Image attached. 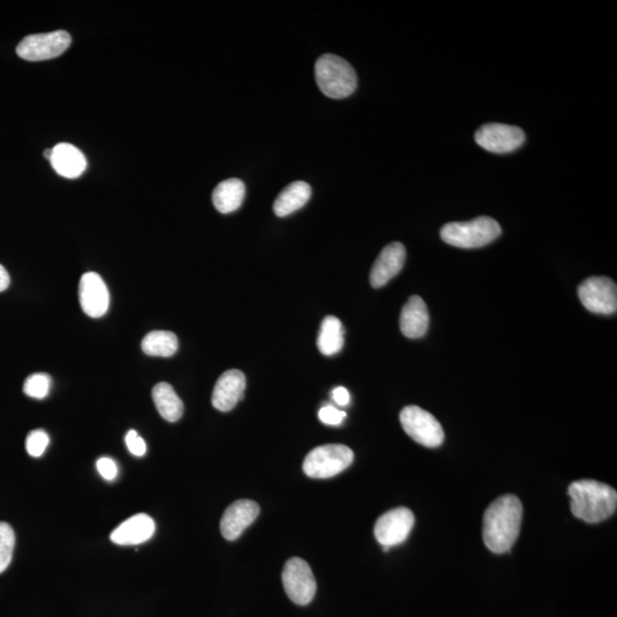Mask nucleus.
Returning a JSON list of instances; mask_svg holds the SVG:
<instances>
[{
    "label": "nucleus",
    "mask_w": 617,
    "mask_h": 617,
    "mask_svg": "<svg viewBox=\"0 0 617 617\" xmlns=\"http://www.w3.org/2000/svg\"><path fill=\"white\" fill-rule=\"evenodd\" d=\"M523 505L518 497L507 494L498 497L484 515L483 537L494 553L509 552L519 537Z\"/></svg>",
    "instance_id": "1"
},
{
    "label": "nucleus",
    "mask_w": 617,
    "mask_h": 617,
    "mask_svg": "<svg viewBox=\"0 0 617 617\" xmlns=\"http://www.w3.org/2000/svg\"><path fill=\"white\" fill-rule=\"evenodd\" d=\"M569 494L571 512L585 523H601L615 514L617 493L606 484L580 480L570 484Z\"/></svg>",
    "instance_id": "2"
},
{
    "label": "nucleus",
    "mask_w": 617,
    "mask_h": 617,
    "mask_svg": "<svg viewBox=\"0 0 617 617\" xmlns=\"http://www.w3.org/2000/svg\"><path fill=\"white\" fill-rule=\"evenodd\" d=\"M315 81L320 90L331 99H346L356 89V73L346 59L324 54L314 66Z\"/></svg>",
    "instance_id": "3"
},
{
    "label": "nucleus",
    "mask_w": 617,
    "mask_h": 617,
    "mask_svg": "<svg viewBox=\"0 0 617 617\" xmlns=\"http://www.w3.org/2000/svg\"><path fill=\"white\" fill-rule=\"evenodd\" d=\"M501 232L500 224L495 219L479 217L468 222L445 224L441 228V237L446 244L459 249H478L491 244Z\"/></svg>",
    "instance_id": "4"
},
{
    "label": "nucleus",
    "mask_w": 617,
    "mask_h": 617,
    "mask_svg": "<svg viewBox=\"0 0 617 617\" xmlns=\"http://www.w3.org/2000/svg\"><path fill=\"white\" fill-rule=\"evenodd\" d=\"M354 452L340 443L315 447L305 456L303 471L310 478L335 477L336 474L349 468L354 462Z\"/></svg>",
    "instance_id": "5"
},
{
    "label": "nucleus",
    "mask_w": 617,
    "mask_h": 617,
    "mask_svg": "<svg viewBox=\"0 0 617 617\" xmlns=\"http://www.w3.org/2000/svg\"><path fill=\"white\" fill-rule=\"evenodd\" d=\"M71 45V36L64 30L27 36L17 45L18 57L26 61H46L59 57Z\"/></svg>",
    "instance_id": "6"
},
{
    "label": "nucleus",
    "mask_w": 617,
    "mask_h": 617,
    "mask_svg": "<svg viewBox=\"0 0 617 617\" xmlns=\"http://www.w3.org/2000/svg\"><path fill=\"white\" fill-rule=\"evenodd\" d=\"M400 423L411 439L425 447L441 446L445 439L441 424L432 414L420 407H405L400 413Z\"/></svg>",
    "instance_id": "7"
},
{
    "label": "nucleus",
    "mask_w": 617,
    "mask_h": 617,
    "mask_svg": "<svg viewBox=\"0 0 617 617\" xmlns=\"http://www.w3.org/2000/svg\"><path fill=\"white\" fill-rule=\"evenodd\" d=\"M283 589L288 598L296 605H308L317 591V583L308 562L301 558H292L282 570Z\"/></svg>",
    "instance_id": "8"
},
{
    "label": "nucleus",
    "mask_w": 617,
    "mask_h": 617,
    "mask_svg": "<svg viewBox=\"0 0 617 617\" xmlns=\"http://www.w3.org/2000/svg\"><path fill=\"white\" fill-rule=\"evenodd\" d=\"M415 523L413 512L407 507H397L379 516L374 534L384 551L405 542Z\"/></svg>",
    "instance_id": "9"
},
{
    "label": "nucleus",
    "mask_w": 617,
    "mask_h": 617,
    "mask_svg": "<svg viewBox=\"0 0 617 617\" xmlns=\"http://www.w3.org/2000/svg\"><path fill=\"white\" fill-rule=\"evenodd\" d=\"M579 297L585 309L593 314H612L617 310V287L607 277L585 279L579 287Z\"/></svg>",
    "instance_id": "10"
},
{
    "label": "nucleus",
    "mask_w": 617,
    "mask_h": 617,
    "mask_svg": "<svg viewBox=\"0 0 617 617\" xmlns=\"http://www.w3.org/2000/svg\"><path fill=\"white\" fill-rule=\"evenodd\" d=\"M525 139L521 128L497 122L486 123L474 134L477 144L494 154L512 153L524 144Z\"/></svg>",
    "instance_id": "11"
},
{
    "label": "nucleus",
    "mask_w": 617,
    "mask_h": 617,
    "mask_svg": "<svg viewBox=\"0 0 617 617\" xmlns=\"http://www.w3.org/2000/svg\"><path fill=\"white\" fill-rule=\"evenodd\" d=\"M80 302L82 311L90 318H100L108 313L109 291L100 274H82L80 282Z\"/></svg>",
    "instance_id": "12"
},
{
    "label": "nucleus",
    "mask_w": 617,
    "mask_h": 617,
    "mask_svg": "<svg viewBox=\"0 0 617 617\" xmlns=\"http://www.w3.org/2000/svg\"><path fill=\"white\" fill-rule=\"evenodd\" d=\"M260 515L258 503L250 500L233 502L221 519V533L228 541H235Z\"/></svg>",
    "instance_id": "13"
},
{
    "label": "nucleus",
    "mask_w": 617,
    "mask_h": 617,
    "mask_svg": "<svg viewBox=\"0 0 617 617\" xmlns=\"http://www.w3.org/2000/svg\"><path fill=\"white\" fill-rule=\"evenodd\" d=\"M246 388V378L239 369L224 372L215 384L212 404L219 411H230L242 399Z\"/></svg>",
    "instance_id": "14"
},
{
    "label": "nucleus",
    "mask_w": 617,
    "mask_h": 617,
    "mask_svg": "<svg viewBox=\"0 0 617 617\" xmlns=\"http://www.w3.org/2000/svg\"><path fill=\"white\" fill-rule=\"evenodd\" d=\"M405 260L406 250L401 242H391L384 247L370 271V285L374 288L386 285L401 271Z\"/></svg>",
    "instance_id": "15"
},
{
    "label": "nucleus",
    "mask_w": 617,
    "mask_h": 617,
    "mask_svg": "<svg viewBox=\"0 0 617 617\" xmlns=\"http://www.w3.org/2000/svg\"><path fill=\"white\" fill-rule=\"evenodd\" d=\"M155 524L150 516L139 514L123 521L110 535V539L118 546H139L154 537Z\"/></svg>",
    "instance_id": "16"
},
{
    "label": "nucleus",
    "mask_w": 617,
    "mask_h": 617,
    "mask_svg": "<svg viewBox=\"0 0 617 617\" xmlns=\"http://www.w3.org/2000/svg\"><path fill=\"white\" fill-rule=\"evenodd\" d=\"M429 320L425 302L418 295L411 296L407 303L402 306L400 331L406 337H422L428 332Z\"/></svg>",
    "instance_id": "17"
},
{
    "label": "nucleus",
    "mask_w": 617,
    "mask_h": 617,
    "mask_svg": "<svg viewBox=\"0 0 617 617\" xmlns=\"http://www.w3.org/2000/svg\"><path fill=\"white\" fill-rule=\"evenodd\" d=\"M54 171L63 177L77 178L86 171L87 160L84 154L75 145L59 144L52 149L49 159Z\"/></svg>",
    "instance_id": "18"
},
{
    "label": "nucleus",
    "mask_w": 617,
    "mask_h": 617,
    "mask_svg": "<svg viewBox=\"0 0 617 617\" xmlns=\"http://www.w3.org/2000/svg\"><path fill=\"white\" fill-rule=\"evenodd\" d=\"M311 197V186L303 181H296L288 185L273 203V212L279 218L296 212L308 203Z\"/></svg>",
    "instance_id": "19"
},
{
    "label": "nucleus",
    "mask_w": 617,
    "mask_h": 617,
    "mask_svg": "<svg viewBox=\"0 0 617 617\" xmlns=\"http://www.w3.org/2000/svg\"><path fill=\"white\" fill-rule=\"evenodd\" d=\"M246 187L239 178H228L218 183L213 191V204L219 213L235 212L244 201Z\"/></svg>",
    "instance_id": "20"
},
{
    "label": "nucleus",
    "mask_w": 617,
    "mask_h": 617,
    "mask_svg": "<svg viewBox=\"0 0 617 617\" xmlns=\"http://www.w3.org/2000/svg\"><path fill=\"white\" fill-rule=\"evenodd\" d=\"M153 398L158 413L168 422H176L183 415V402L171 384L160 382L154 388Z\"/></svg>",
    "instance_id": "21"
},
{
    "label": "nucleus",
    "mask_w": 617,
    "mask_h": 617,
    "mask_svg": "<svg viewBox=\"0 0 617 617\" xmlns=\"http://www.w3.org/2000/svg\"><path fill=\"white\" fill-rule=\"evenodd\" d=\"M345 345V329L340 319L334 315H327L323 320L317 338V346L320 352L324 356L336 355Z\"/></svg>",
    "instance_id": "22"
},
{
    "label": "nucleus",
    "mask_w": 617,
    "mask_h": 617,
    "mask_svg": "<svg viewBox=\"0 0 617 617\" xmlns=\"http://www.w3.org/2000/svg\"><path fill=\"white\" fill-rule=\"evenodd\" d=\"M141 346L145 355L168 358L177 351L178 341L172 332L154 331L146 334Z\"/></svg>",
    "instance_id": "23"
},
{
    "label": "nucleus",
    "mask_w": 617,
    "mask_h": 617,
    "mask_svg": "<svg viewBox=\"0 0 617 617\" xmlns=\"http://www.w3.org/2000/svg\"><path fill=\"white\" fill-rule=\"evenodd\" d=\"M14 547H16V534L13 528L7 523L0 521V574L11 564Z\"/></svg>",
    "instance_id": "24"
},
{
    "label": "nucleus",
    "mask_w": 617,
    "mask_h": 617,
    "mask_svg": "<svg viewBox=\"0 0 617 617\" xmlns=\"http://www.w3.org/2000/svg\"><path fill=\"white\" fill-rule=\"evenodd\" d=\"M50 386H52V378L49 375L36 373L26 379L25 384H23V392L27 397L35 398V399H44L48 396Z\"/></svg>",
    "instance_id": "25"
},
{
    "label": "nucleus",
    "mask_w": 617,
    "mask_h": 617,
    "mask_svg": "<svg viewBox=\"0 0 617 617\" xmlns=\"http://www.w3.org/2000/svg\"><path fill=\"white\" fill-rule=\"evenodd\" d=\"M49 443L48 434L44 430L37 429L27 434L26 448L27 454L32 457H40L44 454Z\"/></svg>",
    "instance_id": "26"
},
{
    "label": "nucleus",
    "mask_w": 617,
    "mask_h": 617,
    "mask_svg": "<svg viewBox=\"0 0 617 617\" xmlns=\"http://www.w3.org/2000/svg\"><path fill=\"white\" fill-rule=\"evenodd\" d=\"M318 416L323 423L336 427V425H340L343 420H345L346 413L333 406H324L323 409L319 410Z\"/></svg>",
    "instance_id": "27"
},
{
    "label": "nucleus",
    "mask_w": 617,
    "mask_h": 617,
    "mask_svg": "<svg viewBox=\"0 0 617 617\" xmlns=\"http://www.w3.org/2000/svg\"><path fill=\"white\" fill-rule=\"evenodd\" d=\"M125 441L128 451H130L133 455L144 456L145 454V441L135 430H130V431L126 433Z\"/></svg>",
    "instance_id": "28"
},
{
    "label": "nucleus",
    "mask_w": 617,
    "mask_h": 617,
    "mask_svg": "<svg viewBox=\"0 0 617 617\" xmlns=\"http://www.w3.org/2000/svg\"><path fill=\"white\" fill-rule=\"evenodd\" d=\"M96 468H98L99 473L102 475V478L109 480V482H112V480H114L117 477L118 466L116 462L110 459V457H101V459L96 462Z\"/></svg>",
    "instance_id": "29"
},
{
    "label": "nucleus",
    "mask_w": 617,
    "mask_h": 617,
    "mask_svg": "<svg viewBox=\"0 0 617 617\" xmlns=\"http://www.w3.org/2000/svg\"><path fill=\"white\" fill-rule=\"evenodd\" d=\"M333 399L338 406H346L350 401V395L346 388L338 387L333 390Z\"/></svg>",
    "instance_id": "30"
},
{
    "label": "nucleus",
    "mask_w": 617,
    "mask_h": 617,
    "mask_svg": "<svg viewBox=\"0 0 617 617\" xmlns=\"http://www.w3.org/2000/svg\"><path fill=\"white\" fill-rule=\"evenodd\" d=\"M9 283H11V278H9L7 270L0 264V293L6 291Z\"/></svg>",
    "instance_id": "31"
},
{
    "label": "nucleus",
    "mask_w": 617,
    "mask_h": 617,
    "mask_svg": "<svg viewBox=\"0 0 617 617\" xmlns=\"http://www.w3.org/2000/svg\"><path fill=\"white\" fill-rule=\"evenodd\" d=\"M44 157L49 160L52 157V149H46L44 151Z\"/></svg>",
    "instance_id": "32"
}]
</instances>
